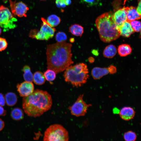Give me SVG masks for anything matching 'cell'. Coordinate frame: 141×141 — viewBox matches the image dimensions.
<instances>
[{
    "label": "cell",
    "instance_id": "obj_28",
    "mask_svg": "<svg viewBox=\"0 0 141 141\" xmlns=\"http://www.w3.org/2000/svg\"><path fill=\"white\" fill-rule=\"evenodd\" d=\"M99 0H81V2L85 4L88 7L97 5L98 3Z\"/></svg>",
    "mask_w": 141,
    "mask_h": 141
},
{
    "label": "cell",
    "instance_id": "obj_4",
    "mask_svg": "<svg viewBox=\"0 0 141 141\" xmlns=\"http://www.w3.org/2000/svg\"><path fill=\"white\" fill-rule=\"evenodd\" d=\"M65 70L63 75L65 81L74 86H81L86 83L89 78L87 66L84 63L69 66Z\"/></svg>",
    "mask_w": 141,
    "mask_h": 141
},
{
    "label": "cell",
    "instance_id": "obj_32",
    "mask_svg": "<svg viewBox=\"0 0 141 141\" xmlns=\"http://www.w3.org/2000/svg\"><path fill=\"white\" fill-rule=\"evenodd\" d=\"M5 98L3 94L0 93V105L4 106L5 104Z\"/></svg>",
    "mask_w": 141,
    "mask_h": 141
},
{
    "label": "cell",
    "instance_id": "obj_34",
    "mask_svg": "<svg viewBox=\"0 0 141 141\" xmlns=\"http://www.w3.org/2000/svg\"><path fill=\"white\" fill-rule=\"evenodd\" d=\"M138 5L136 9L138 13L141 15V0H138Z\"/></svg>",
    "mask_w": 141,
    "mask_h": 141
},
{
    "label": "cell",
    "instance_id": "obj_2",
    "mask_svg": "<svg viewBox=\"0 0 141 141\" xmlns=\"http://www.w3.org/2000/svg\"><path fill=\"white\" fill-rule=\"evenodd\" d=\"M52 104L50 95L47 92L36 89L30 95L24 97L22 107L28 116L39 117L49 110Z\"/></svg>",
    "mask_w": 141,
    "mask_h": 141
},
{
    "label": "cell",
    "instance_id": "obj_22",
    "mask_svg": "<svg viewBox=\"0 0 141 141\" xmlns=\"http://www.w3.org/2000/svg\"><path fill=\"white\" fill-rule=\"evenodd\" d=\"M22 70L24 72L23 77L25 80L26 81L32 82L33 81V75L30 66L27 65L24 66Z\"/></svg>",
    "mask_w": 141,
    "mask_h": 141
},
{
    "label": "cell",
    "instance_id": "obj_19",
    "mask_svg": "<svg viewBox=\"0 0 141 141\" xmlns=\"http://www.w3.org/2000/svg\"><path fill=\"white\" fill-rule=\"evenodd\" d=\"M17 100L16 95L12 92L7 93L5 96V101L7 104L9 106L14 105L16 103Z\"/></svg>",
    "mask_w": 141,
    "mask_h": 141
},
{
    "label": "cell",
    "instance_id": "obj_35",
    "mask_svg": "<svg viewBox=\"0 0 141 141\" xmlns=\"http://www.w3.org/2000/svg\"><path fill=\"white\" fill-rule=\"evenodd\" d=\"M4 122L0 119V131H1L4 128Z\"/></svg>",
    "mask_w": 141,
    "mask_h": 141
},
{
    "label": "cell",
    "instance_id": "obj_24",
    "mask_svg": "<svg viewBox=\"0 0 141 141\" xmlns=\"http://www.w3.org/2000/svg\"><path fill=\"white\" fill-rule=\"evenodd\" d=\"M56 74V73L54 70L50 69H48L44 74L45 79L50 82L55 79Z\"/></svg>",
    "mask_w": 141,
    "mask_h": 141
},
{
    "label": "cell",
    "instance_id": "obj_21",
    "mask_svg": "<svg viewBox=\"0 0 141 141\" xmlns=\"http://www.w3.org/2000/svg\"><path fill=\"white\" fill-rule=\"evenodd\" d=\"M11 118L15 120H20L23 118L24 113L22 110L18 108L13 109L11 111Z\"/></svg>",
    "mask_w": 141,
    "mask_h": 141
},
{
    "label": "cell",
    "instance_id": "obj_40",
    "mask_svg": "<svg viewBox=\"0 0 141 141\" xmlns=\"http://www.w3.org/2000/svg\"><path fill=\"white\" fill-rule=\"evenodd\" d=\"M128 0H124V3H123V5H124L125 4V3L127 1H128Z\"/></svg>",
    "mask_w": 141,
    "mask_h": 141
},
{
    "label": "cell",
    "instance_id": "obj_10",
    "mask_svg": "<svg viewBox=\"0 0 141 141\" xmlns=\"http://www.w3.org/2000/svg\"><path fill=\"white\" fill-rule=\"evenodd\" d=\"M17 91L20 96L23 97L27 96L34 91V86L32 82L25 81L17 86Z\"/></svg>",
    "mask_w": 141,
    "mask_h": 141
},
{
    "label": "cell",
    "instance_id": "obj_30",
    "mask_svg": "<svg viewBox=\"0 0 141 141\" xmlns=\"http://www.w3.org/2000/svg\"><path fill=\"white\" fill-rule=\"evenodd\" d=\"M56 4L59 8H64L66 7L65 0H56Z\"/></svg>",
    "mask_w": 141,
    "mask_h": 141
},
{
    "label": "cell",
    "instance_id": "obj_25",
    "mask_svg": "<svg viewBox=\"0 0 141 141\" xmlns=\"http://www.w3.org/2000/svg\"><path fill=\"white\" fill-rule=\"evenodd\" d=\"M123 137L126 141H134L137 139V136L134 132L128 131L124 133Z\"/></svg>",
    "mask_w": 141,
    "mask_h": 141
},
{
    "label": "cell",
    "instance_id": "obj_7",
    "mask_svg": "<svg viewBox=\"0 0 141 141\" xmlns=\"http://www.w3.org/2000/svg\"><path fill=\"white\" fill-rule=\"evenodd\" d=\"M43 23L39 31L37 30L33 39L38 40H48L54 36L56 31V29L51 27L47 20L43 17H42Z\"/></svg>",
    "mask_w": 141,
    "mask_h": 141
},
{
    "label": "cell",
    "instance_id": "obj_8",
    "mask_svg": "<svg viewBox=\"0 0 141 141\" xmlns=\"http://www.w3.org/2000/svg\"><path fill=\"white\" fill-rule=\"evenodd\" d=\"M83 94L80 95L76 101L71 106L68 108L71 114L77 117L84 116L87 112L88 108L92 106L87 104L84 101Z\"/></svg>",
    "mask_w": 141,
    "mask_h": 141
},
{
    "label": "cell",
    "instance_id": "obj_29",
    "mask_svg": "<svg viewBox=\"0 0 141 141\" xmlns=\"http://www.w3.org/2000/svg\"><path fill=\"white\" fill-rule=\"evenodd\" d=\"M8 44L6 39L0 37V51L5 50L8 46Z\"/></svg>",
    "mask_w": 141,
    "mask_h": 141
},
{
    "label": "cell",
    "instance_id": "obj_37",
    "mask_svg": "<svg viewBox=\"0 0 141 141\" xmlns=\"http://www.w3.org/2000/svg\"><path fill=\"white\" fill-rule=\"evenodd\" d=\"M92 52L93 54L95 55H97L99 54L98 51L97 50H92Z\"/></svg>",
    "mask_w": 141,
    "mask_h": 141
},
{
    "label": "cell",
    "instance_id": "obj_6",
    "mask_svg": "<svg viewBox=\"0 0 141 141\" xmlns=\"http://www.w3.org/2000/svg\"><path fill=\"white\" fill-rule=\"evenodd\" d=\"M17 21L14 15L7 8L0 6V26L6 31L16 27L15 22Z\"/></svg>",
    "mask_w": 141,
    "mask_h": 141
},
{
    "label": "cell",
    "instance_id": "obj_31",
    "mask_svg": "<svg viewBox=\"0 0 141 141\" xmlns=\"http://www.w3.org/2000/svg\"><path fill=\"white\" fill-rule=\"evenodd\" d=\"M108 70L110 73L114 74L116 72V67L113 65H110L108 67Z\"/></svg>",
    "mask_w": 141,
    "mask_h": 141
},
{
    "label": "cell",
    "instance_id": "obj_38",
    "mask_svg": "<svg viewBox=\"0 0 141 141\" xmlns=\"http://www.w3.org/2000/svg\"><path fill=\"white\" fill-rule=\"evenodd\" d=\"M65 3L66 6L69 5L71 4V0H65Z\"/></svg>",
    "mask_w": 141,
    "mask_h": 141
},
{
    "label": "cell",
    "instance_id": "obj_1",
    "mask_svg": "<svg viewBox=\"0 0 141 141\" xmlns=\"http://www.w3.org/2000/svg\"><path fill=\"white\" fill-rule=\"evenodd\" d=\"M72 46L71 44L65 41L48 45L46 53L47 68L57 74L73 64Z\"/></svg>",
    "mask_w": 141,
    "mask_h": 141
},
{
    "label": "cell",
    "instance_id": "obj_41",
    "mask_svg": "<svg viewBox=\"0 0 141 141\" xmlns=\"http://www.w3.org/2000/svg\"><path fill=\"white\" fill-rule=\"evenodd\" d=\"M1 32H2V30L1 28L0 27V35L1 34Z\"/></svg>",
    "mask_w": 141,
    "mask_h": 141
},
{
    "label": "cell",
    "instance_id": "obj_39",
    "mask_svg": "<svg viewBox=\"0 0 141 141\" xmlns=\"http://www.w3.org/2000/svg\"><path fill=\"white\" fill-rule=\"evenodd\" d=\"M70 42L71 43H73L74 41V39L73 38H71L69 39Z\"/></svg>",
    "mask_w": 141,
    "mask_h": 141
},
{
    "label": "cell",
    "instance_id": "obj_26",
    "mask_svg": "<svg viewBox=\"0 0 141 141\" xmlns=\"http://www.w3.org/2000/svg\"><path fill=\"white\" fill-rule=\"evenodd\" d=\"M55 39L57 42H65L67 39V36L64 33L58 32L56 34Z\"/></svg>",
    "mask_w": 141,
    "mask_h": 141
},
{
    "label": "cell",
    "instance_id": "obj_14",
    "mask_svg": "<svg viewBox=\"0 0 141 141\" xmlns=\"http://www.w3.org/2000/svg\"><path fill=\"white\" fill-rule=\"evenodd\" d=\"M120 35L126 37H130L134 32L130 22L126 21L118 28Z\"/></svg>",
    "mask_w": 141,
    "mask_h": 141
},
{
    "label": "cell",
    "instance_id": "obj_33",
    "mask_svg": "<svg viewBox=\"0 0 141 141\" xmlns=\"http://www.w3.org/2000/svg\"><path fill=\"white\" fill-rule=\"evenodd\" d=\"M6 113V111L4 108L0 105V116H4Z\"/></svg>",
    "mask_w": 141,
    "mask_h": 141
},
{
    "label": "cell",
    "instance_id": "obj_5",
    "mask_svg": "<svg viewBox=\"0 0 141 141\" xmlns=\"http://www.w3.org/2000/svg\"><path fill=\"white\" fill-rule=\"evenodd\" d=\"M69 138L67 130L62 125L54 124L49 126L45 131L43 137L45 141H67Z\"/></svg>",
    "mask_w": 141,
    "mask_h": 141
},
{
    "label": "cell",
    "instance_id": "obj_13",
    "mask_svg": "<svg viewBox=\"0 0 141 141\" xmlns=\"http://www.w3.org/2000/svg\"><path fill=\"white\" fill-rule=\"evenodd\" d=\"M125 8L127 11L126 21L130 22L140 19L141 15L138 13L136 7L131 6Z\"/></svg>",
    "mask_w": 141,
    "mask_h": 141
},
{
    "label": "cell",
    "instance_id": "obj_11",
    "mask_svg": "<svg viewBox=\"0 0 141 141\" xmlns=\"http://www.w3.org/2000/svg\"><path fill=\"white\" fill-rule=\"evenodd\" d=\"M115 22L118 28L124 22L126 21L127 11L125 7L120 8L113 14Z\"/></svg>",
    "mask_w": 141,
    "mask_h": 141
},
{
    "label": "cell",
    "instance_id": "obj_20",
    "mask_svg": "<svg viewBox=\"0 0 141 141\" xmlns=\"http://www.w3.org/2000/svg\"><path fill=\"white\" fill-rule=\"evenodd\" d=\"M45 80L44 74L40 71H37L33 75V81L37 85H42L45 83Z\"/></svg>",
    "mask_w": 141,
    "mask_h": 141
},
{
    "label": "cell",
    "instance_id": "obj_12",
    "mask_svg": "<svg viewBox=\"0 0 141 141\" xmlns=\"http://www.w3.org/2000/svg\"><path fill=\"white\" fill-rule=\"evenodd\" d=\"M121 118L123 120L128 121L133 119L134 117L135 112L132 107H125L122 108L119 112Z\"/></svg>",
    "mask_w": 141,
    "mask_h": 141
},
{
    "label": "cell",
    "instance_id": "obj_27",
    "mask_svg": "<svg viewBox=\"0 0 141 141\" xmlns=\"http://www.w3.org/2000/svg\"><path fill=\"white\" fill-rule=\"evenodd\" d=\"M131 27L134 31L139 32L141 30L140 22L138 21L134 20L130 22Z\"/></svg>",
    "mask_w": 141,
    "mask_h": 141
},
{
    "label": "cell",
    "instance_id": "obj_17",
    "mask_svg": "<svg viewBox=\"0 0 141 141\" xmlns=\"http://www.w3.org/2000/svg\"><path fill=\"white\" fill-rule=\"evenodd\" d=\"M119 55L121 57H125L130 54L132 51L130 46L127 44H123L119 45L118 48Z\"/></svg>",
    "mask_w": 141,
    "mask_h": 141
},
{
    "label": "cell",
    "instance_id": "obj_3",
    "mask_svg": "<svg viewBox=\"0 0 141 141\" xmlns=\"http://www.w3.org/2000/svg\"><path fill=\"white\" fill-rule=\"evenodd\" d=\"M95 23L100 38L104 42L109 43L116 40L120 36L112 12H106L100 15Z\"/></svg>",
    "mask_w": 141,
    "mask_h": 141
},
{
    "label": "cell",
    "instance_id": "obj_18",
    "mask_svg": "<svg viewBox=\"0 0 141 141\" xmlns=\"http://www.w3.org/2000/svg\"><path fill=\"white\" fill-rule=\"evenodd\" d=\"M69 32L73 35L81 37L84 32V28L80 25L74 24L69 27Z\"/></svg>",
    "mask_w": 141,
    "mask_h": 141
},
{
    "label": "cell",
    "instance_id": "obj_16",
    "mask_svg": "<svg viewBox=\"0 0 141 141\" xmlns=\"http://www.w3.org/2000/svg\"><path fill=\"white\" fill-rule=\"evenodd\" d=\"M116 53L117 49L116 47L113 45L110 44L105 48L103 54L105 57L111 58L116 55Z\"/></svg>",
    "mask_w": 141,
    "mask_h": 141
},
{
    "label": "cell",
    "instance_id": "obj_23",
    "mask_svg": "<svg viewBox=\"0 0 141 141\" xmlns=\"http://www.w3.org/2000/svg\"><path fill=\"white\" fill-rule=\"evenodd\" d=\"M46 20L50 25L54 27L59 24L61 21V19L57 15L52 14L48 17Z\"/></svg>",
    "mask_w": 141,
    "mask_h": 141
},
{
    "label": "cell",
    "instance_id": "obj_15",
    "mask_svg": "<svg viewBox=\"0 0 141 141\" xmlns=\"http://www.w3.org/2000/svg\"><path fill=\"white\" fill-rule=\"evenodd\" d=\"M109 73L108 68L95 67L93 68L91 71L92 76L95 80L99 79Z\"/></svg>",
    "mask_w": 141,
    "mask_h": 141
},
{
    "label": "cell",
    "instance_id": "obj_9",
    "mask_svg": "<svg viewBox=\"0 0 141 141\" xmlns=\"http://www.w3.org/2000/svg\"><path fill=\"white\" fill-rule=\"evenodd\" d=\"M10 2L12 13L15 16L16 15L19 17L26 16L28 8L25 4L22 2L15 3L10 0Z\"/></svg>",
    "mask_w": 141,
    "mask_h": 141
},
{
    "label": "cell",
    "instance_id": "obj_42",
    "mask_svg": "<svg viewBox=\"0 0 141 141\" xmlns=\"http://www.w3.org/2000/svg\"><path fill=\"white\" fill-rule=\"evenodd\" d=\"M41 0V1H44V0Z\"/></svg>",
    "mask_w": 141,
    "mask_h": 141
},
{
    "label": "cell",
    "instance_id": "obj_36",
    "mask_svg": "<svg viewBox=\"0 0 141 141\" xmlns=\"http://www.w3.org/2000/svg\"><path fill=\"white\" fill-rule=\"evenodd\" d=\"M89 61L91 63H93L95 61L94 58L92 57H89L88 59Z\"/></svg>",
    "mask_w": 141,
    "mask_h": 141
}]
</instances>
